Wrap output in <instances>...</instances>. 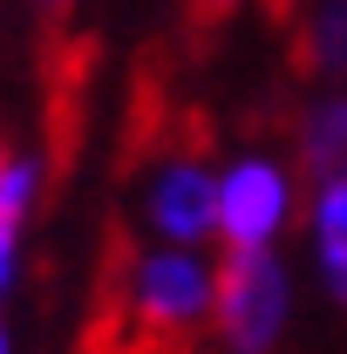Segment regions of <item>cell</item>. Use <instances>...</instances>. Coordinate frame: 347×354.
Masks as SVG:
<instances>
[{
  "instance_id": "obj_2",
  "label": "cell",
  "mask_w": 347,
  "mask_h": 354,
  "mask_svg": "<svg viewBox=\"0 0 347 354\" xmlns=\"http://www.w3.org/2000/svg\"><path fill=\"white\" fill-rule=\"evenodd\" d=\"M286 313H293V272L286 259L265 245V252H232L218 266V341L232 354H272L286 334Z\"/></svg>"
},
{
  "instance_id": "obj_6",
  "label": "cell",
  "mask_w": 347,
  "mask_h": 354,
  "mask_svg": "<svg viewBox=\"0 0 347 354\" xmlns=\"http://www.w3.org/2000/svg\"><path fill=\"white\" fill-rule=\"evenodd\" d=\"M313 272H320L327 300L347 307V184L313 191Z\"/></svg>"
},
{
  "instance_id": "obj_3",
  "label": "cell",
  "mask_w": 347,
  "mask_h": 354,
  "mask_svg": "<svg viewBox=\"0 0 347 354\" xmlns=\"http://www.w3.org/2000/svg\"><path fill=\"white\" fill-rule=\"evenodd\" d=\"M293 205H300V191H293V171L286 164H272V157H238L232 171H218V239L232 245V252H265V245H279V232L293 225Z\"/></svg>"
},
{
  "instance_id": "obj_8",
  "label": "cell",
  "mask_w": 347,
  "mask_h": 354,
  "mask_svg": "<svg viewBox=\"0 0 347 354\" xmlns=\"http://www.w3.org/2000/svg\"><path fill=\"white\" fill-rule=\"evenodd\" d=\"M14 266H21V225L0 218V300H7V286H14Z\"/></svg>"
},
{
  "instance_id": "obj_1",
  "label": "cell",
  "mask_w": 347,
  "mask_h": 354,
  "mask_svg": "<svg viewBox=\"0 0 347 354\" xmlns=\"http://www.w3.org/2000/svg\"><path fill=\"white\" fill-rule=\"evenodd\" d=\"M212 307H218V272L191 245H150V252H136L123 266V300H116V313H123V327L150 354L184 348L212 320Z\"/></svg>"
},
{
  "instance_id": "obj_9",
  "label": "cell",
  "mask_w": 347,
  "mask_h": 354,
  "mask_svg": "<svg viewBox=\"0 0 347 354\" xmlns=\"http://www.w3.org/2000/svg\"><path fill=\"white\" fill-rule=\"evenodd\" d=\"M238 7H245V0H191L198 21H225V14H238Z\"/></svg>"
},
{
  "instance_id": "obj_7",
  "label": "cell",
  "mask_w": 347,
  "mask_h": 354,
  "mask_svg": "<svg viewBox=\"0 0 347 354\" xmlns=\"http://www.w3.org/2000/svg\"><path fill=\"white\" fill-rule=\"evenodd\" d=\"M300 62L320 82H347V0H320L300 28Z\"/></svg>"
},
{
  "instance_id": "obj_4",
  "label": "cell",
  "mask_w": 347,
  "mask_h": 354,
  "mask_svg": "<svg viewBox=\"0 0 347 354\" xmlns=\"http://www.w3.org/2000/svg\"><path fill=\"white\" fill-rule=\"evenodd\" d=\"M143 218L157 232V245H205L218 239V171L198 150H164V164L150 171V198H143Z\"/></svg>"
},
{
  "instance_id": "obj_5",
  "label": "cell",
  "mask_w": 347,
  "mask_h": 354,
  "mask_svg": "<svg viewBox=\"0 0 347 354\" xmlns=\"http://www.w3.org/2000/svg\"><path fill=\"white\" fill-rule=\"evenodd\" d=\"M300 171L320 184H347V95H313L300 116Z\"/></svg>"
},
{
  "instance_id": "obj_11",
  "label": "cell",
  "mask_w": 347,
  "mask_h": 354,
  "mask_svg": "<svg viewBox=\"0 0 347 354\" xmlns=\"http://www.w3.org/2000/svg\"><path fill=\"white\" fill-rule=\"evenodd\" d=\"M0 354H14V348H7V334H0Z\"/></svg>"
},
{
  "instance_id": "obj_10",
  "label": "cell",
  "mask_w": 347,
  "mask_h": 354,
  "mask_svg": "<svg viewBox=\"0 0 347 354\" xmlns=\"http://www.w3.org/2000/svg\"><path fill=\"white\" fill-rule=\"evenodd\" d=\"M41 7H68V0H41Z\"/></svg>"
}]
</instances>
